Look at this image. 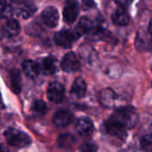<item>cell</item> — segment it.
I'll return each instance as SVG.
<instances>
[{
	"label": "cell",
	"instance_id": "obj_1",
	"mask_svg": "<svg viewBox=\"0 0 152 152\" xmlns=\"http://www.w3.org/2000/svg\"><path fill=\"white\" fill-rule=\"evenodd\" d=\"M110 119L116 121L128 130L137 125L139 121V115L134 108L126 106L117 110L111 115Z\"/></svg>",
	"mask_w": 152,
	"mask_h": 152
},
{
	"label": "cell",
	"instance_id": "obj_2",
	"mask_svg": "<svg viewBox=\"0 0 152 152\" xmlns=\"http://www.w3.org/2000/svg\"><path fill=\"white\" fill-rule=\"evenodd\" d=\"M4 137L7 143L14 147H25L31 142V139L27 134L15 128H8L4 132Z\"/></svg>",
	"mask_w": 152,
	"mask_h": 152
},
{
	"label": "cell",
	"instance_id": "obj_3",
	"mask_svg": "<svg viewBox=\"0 0 152 152\" xmlns=\"http://www.w3.org/2000/svg\"><path fill=\"white\" fill-rule=\"evenodd\" d=\"M47 97L53 103H60L65 97L64 86L57 81L52 82L47 88Z\"/></svg>",
	"mask_w": 152,
	"mask_h": 152
},
{
	"label": "cell",
	"instance_id": "obj_4",
	"mask_svg": "<svg viewBox=\"0 0 152 152\" xmlns=\"http://www.w3.org/2000/svg\"><path fill=\"white\" fill-rule=\"evenodd\" d=\"M76 33L71 32L68 29H63L57 32L54 35V42L57 45L64 48H69L72 46L74 42L77 39Z\"/></svg>",
	"mask_w": 152,
	"mask_h": 152
},
{
	"label": "cell",
	"instance_id": "obj_5",
	"mask_svg": "<svg viewBox=\"0 0 152 152\" xmlns=\"http://www.w3.org/2000/svg\"><path fill=\"white\" fill-rule=\"evenodd\" d=\"M104 127L108 134L119 140H125L127 135V129L110 118L105 123Z\"/></svg>",
	"mask_w": 152,
	"mask_h": 152
},
{
	"label": "cell",
	"instance_id": "obj_6",
	"mask_svg": "<svg viewBox=\"0 0 152 152\" xmlns=\"http://www.w3.org/2000/svg\"><path fill=\"white\" fill-rule=\"evenodd\" d=\"M61 67L65 72H75L80 68V62L75 53L69 52L66 53L61 62Z\"/></svg>",
	"mask_w": 152,
	"mask_h": 152
},
{
	"label": "cell",
	"instance_id": "obj_7",
	"mask_svg": "<svg viewBox=\"0 0 152 152\" xmlns=\"http://www.w3.org/2000/svg\"><path fill=\"white\" fill-rule=\"evenodd\" d=\"M78 4L76 0H68L63 9V19L68 24L73 23L77 17Z\"/></svg>",
	"mask_w": 152,
	"mask_h": 152
},
{
	"label": "cell",
	"instance_id": "obj_8",
	"mask_svg": "<svg viewBox=\"0 0 152 152\" xmlns=\"http://www.w3.org/2000/svg\"><path fill=\"white\" fill-rule=\"evenodd\" d=\"M75 129L77 133L81 136H89L94 131V123L89 118L83 117L77 121Z\"/></svg>",
	"mask_w": 152,
	"mask_h": 152
},
{
	"label": "cell",
	"instance_id": "obj_9",
	"mask_svg": "<svg viewBox=\"0 0 152 152\" xmlns=\"http://www.w3.org/2000/svg\"><path fill=\"white\" fill-rule=\"evenodd\" d=\"M42 19L45 24L49 28H54L58 24L59 20V13L58 11L53 7L48 6L42 12Z\"/></svg>",
	"mask_w": 152,
	"mask_h": 152
},
{
	"label": "cell",
	"instance_id": "obj_10",
	"mask_svg": "<svg viewBox=\"0 0 152 152\" xmlns=\"http://www.w3.org/2000/svg\"><path fill=\"white\" fill-rule=\"evenodd\" d=\"M152 45V36L150 32L141 29L135 39V46L140 51L148 50Z\"/></svg>",
	"mask_w": 152,
	"mask_h": 152
},
{
	"label": "cell",
	"instance_id": "obj_11",
	"mask_svg": "<svg viewBox=\"0 0 152 152\" xmlns=\"http://www.w3.org/2000/svg\"><path fill=\"white\" fill-rule=\"evenodd\" d=\"M37 7L31 0H25L24 2L19 4L17 8V14L23 19H28L35 13Z\"/></svg>",
	"mask_w": 152,
	"mask_h": 152
},
{
	"label": "cell",
	"instance_id": "obj_12",
	"mask_svg": "<svg viewBox=\"0 0 152 152\" xmlns=\"http://www.w3.org/2000/svg\"><path fill=\"white\" fill-rule=\"evenodd\" d=\"M71 121V115L69 111L61 110L56 111L53 116V123L55 126L62 128L67 126Z\"/></svg>",
	"mask_w": 152,
	"mask_h": 152
},
{
	"label": "cell",
	"instance_id": "obj_13",
	"mask_svg": "<svg viewBox=\"0 0 152 152\" xmlns=\"http://www.w3.org/2000/svg\"><path fill=\"white\" fill-rule=\"evenodd\" d=\"M40 69L45 75L54 74L58 69L57 59L53 56H47L44 58L40 64Z\"/></svg>",
	"mask_w": 152,
	"mask_h": 152
},
{
	"label": "cell",
	"instance_id": "obj_14",
	"mask_svg": "<svg viewBox=\"0 0 152 152\" xmlns=\"http://www.w3.org/2000/svg\"><path fill=\"white\" fill-rule=\"evenodd\" d=\"M100 102L107 108H113L117 102V94L110 88H105L100 93Z\"/></svg>",
	"mask_w": 152,
	"mask_h": 152
},
{
	"label": "cell",
	"instance_id": "obj_15",
	"mask_svg": "<svg viewBox=\"0 0 152 152\" xmlns=\"http://www.w3.org/2000/svg\"><path fill=\"white\" fill-rule=\"evenodd\" d=\"M22 70L28 77L35 78L38 76L39 72L41 71V69L40 65L37 62L30 60H27L24 61L22 63Z\"/></svg>",
	"mask_w": 152,
	"mask_h": 152
},
{
	"label": "cell",
	"instance_id": "obj_16",
	"mask_svg": "<svg viewBox=\"0 0 152 152\" xmlns=\"http://www.w3.org/2000/svg\"><path fill=\"white\" fill-rule=\"evenodd\" d=\"M112 21L117 26H126L129 22V16L125 8H118L112 14Z\"/></svg>",
	"mask_w": 152,
	"mask_h": 152
},
{
	"label": "cell",
	"instance_id": "obj_17",
	"mask_svg": "<svg viewBox=\"0 0 152 152\" xmlns=\"http://www.w3.org/2000/svg\"><path fill=\"white\" fill-rule=\"evenodd\" d=\"M86 93V84L83 77H77L71 87V94L77 98H83Z\"/></svg>",
	"mask_w": 152,
	"mask_h": 152
},
{
	"label": "cell",
	"instance_id": "obj_18",
	"mask_svg": "<svg viewBox=\"0 0 152 152\" xmlns=\"http://www.w3.org/2000/svg\"><path fill=\"white\" fill-rule=\"evenodd\" d=\"M4 33L8 37H16L20 30V25L17 20L13 19H8L5 21V24L4 26Z\"/></svg>",
	"mask_w": 152,
	"mask_h": 152
},
{
	"label": "cell",
	"instance_id": "obj_19",
	"mask_svg": "<svg viewBox=\"0 0 152 152\" xmlns=\"http://www.w3.org/2000/svg\"><path fill=\"white\" fill-rule=\"evenodd\" d=\"M94 28V22L87 17H82L77 25V30L79 33H88Z\"/></svg>",
	"mask_w": 152,
	"mask_h": 152
},
{
	"label": "cell",
	"instance_id": "obj_20",
	"mask_svg": "<svg viewBox=\"0 0 152 152\" xmlns=\"http://www.w3.org/2000/svg\"><path fill=\"white\" fill-rule=\"evenodd\" d=\"M11 85L15 93H20V74L18 69H12L10 72Z\"/></svg>",
	"mask_w": 152,
	"mask_h": 152
},
{
	"label": "cell",
	"instance_id": "obj_21",
	"mask_svg": "<svg viewBox=\"0 0 152 152\" xmlns=\"http://www.w3.org/2000/svg\"><path fill=\"white\" fill-rule=\"evenodd\" d=\"M32 110L37 115H44L47 111V106L45 102L37 100L34 102V103L32 104Z\"/></svg>",
	"mask_w": 152,
	"mask_h": 152
},
{
	"label": "cell",
	"instance_id": "obj_22",
	"mask_svg": "<svg viewBox=\"0 0 152 152\" xmlns=\"http://www.w3.org/2000/svg\"><path fill=\"white\" fill-rule=\"evenodd\" d=\"M1 14H2V18H4V19H10L13 14L12 7L9 4H7V2H5L4 0L2 1Z\"/></svg>",
	"mask_w": 152,
	"mask_h": 152
},
{
	"label": "cell",
	"instance_id": "obj_23",
	"mask_svg": "<svg viewBox=\"0 0 152 152\" xmlns=\"http://www.w3.org/2000/svg\"><path fill=\"white\" fill-rule=\"evenodd\" d=\"M141 147L145 152H152V134H147L142 138Z\"/></svg>",
	"mask_w": 152,
	"mask_h": 152
},
{
	"label": "cell",
	"instance_id": "obj_24",
	"mask_svg": "<svg viewBox=\"0 0 152 152\" xmlns=\"http://www.w3.org/2000/svg\"><path fill=\"white\" fill-rule=\"evenodd\" d=\"M59 144L61 147H67V146H72L74 142V137L69 134L61 135L59 138Z\"/></svg>",
	"mask_w": 152,
	"mask_h": 152
},
{
	"label": "cell",
	"instance_id": "obj_25",
	"mask_svg": "<svg viewBox=\"0 0 152 152\" xmlns=\"http://www.w3.org/2000/svg\"><path fill=\"white\" fill-rule=\"evenodd\" d=\"M80 152H98V148L95 144L87 142L81 146Z\"/></svg>",
	"mask_w": 152,
	"mask_h": 152
},
{
	"label": "cell",
	"instance_id": "obj_26",
	"mask_svg": "<svg viewBox=\"0 0 152 152\" xmlns=\"http://www.w3.org/2000/svg\"><path fill=\"white\" fill-rule=\"evenodd\" d=\"M114 1L116 2L118 5H119V7H122V8L128 7L133 2V0H114Z\"/></svg>",
	"mask_w": 152,
	"mask_h": 152
},
{
	"label": "cell",
	"instance_id": "obj_27",
	"mask_svg": "<svg viewBox=\"0 0 152 152\" xmlns=\"http://www.w3.org/2000/svg\"><path fill=\"white\" fill-rule=\"evenodd\" d=\"M149 32H150V34L152 36V19L151 20L150 23H149Z\"/></svg>",
	"mask_w": 152,
	"mask_h": 152
},
{
	"label": "cell",
	"instance_id": "obj_28",
	"mask_svg": "<svg viewBox=\"0 0 152 152\" xmlns=\"http://www.w3.org/2000/svg\"><path fill=\"white\" fill-rule=\"evenodd\" d=\"M12 3H14V4H20V3H22V2H24L25 0H10Z\"/></svg>",
	"mask_w": 152,
	"mask_h": 152
},
{
	"label": "cell",
	"instance_id": "obj_29",
	"mask_svg": "<svg viewBox=\"0 0 152 152\" xmlns=\"http://www.w3.org/2000/svg\"><path fill=\"white\" fill-rule=\"evenodd\" d=\"M1 152H8V150L4 147V145H1Z\"/></svg>",
	"mask_w": 152,
	"mask_h": 152
}]
</instances>
